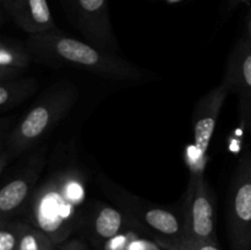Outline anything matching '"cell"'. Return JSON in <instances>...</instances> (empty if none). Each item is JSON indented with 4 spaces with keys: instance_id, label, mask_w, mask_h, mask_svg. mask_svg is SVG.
<instances>
[{
    "instance_id": "cell-1",
    "label": "cell",
    "mask_w": 251,
    "mask_h": 250,
    "mask_svg": "<svg viewBox=\"0 0 251 250\" xmlns=\"http://www.w3.org/2000/svg\"><path fill=\"white\" fill-rule=\"evenodd\" d=\"M86 194V176L80 169H58L37 186L25 213L59 247L85 225L90 208Z\"/></svg>"
},
{
    "instance_id": "cell-2",
    "label": "cell",
    "mask_w": 251,
    "mask_h": 250,
    "mask_svg": "<svg viewBox=\"0 0 251 250\" xmlns=\"http://www.w3.org/2000/svg\"><path fill=\"white\" fill-rule=\"evenodd\" d=\"M26 46L37 63L54 68L80 69L118 81H140L144 73L134 64L58 29L29 34Z\"/></svg>"
},
{
    "instance_id": "cell-3",
    "label": "cell",
    "mask_w": 251,
    "mask_h": 250,
    "mask_svg": "<svg viewBox=\"0 0 251 250\" xmlns=\"http://www.w3.org/2000/svg\"><path fill=\"white\" fill-rule=\"evenodd\" d=\"M76 100L77 90L71 83L60 82L49 88L9 132L6 140H2L0 173L7 162L25 153L46 136L68 114Z\"/></svg>"
},
{
    "instance_id": "cell-4",
    "label": "cell",
    "mask_w": 251,
    "mask_h": 250,
    "mask_svg": "<svg viewBox=\"0 0 251 250\" xmlns=\"http://www.w3.org/2000/svg\"><path fill=\"white\" fill-rule=\"evenodd\" d=\"M98 185L115 207L124 213L130 228L149 235L152 240L185 238L181 208L173 210L132 195L104 174L98 176Z\"/></svg>"
},
{
    "instance_id": "cell-5",
    "label": "cell",
    "mask_w": 251,
    "mask_h": 250,
    "mask_svg": "<svg viewBox=\"0 0 251 250\" xmlns=\"http://www.w3.org/2000/svg\"><path fill=\"white\" fill-rule=\"evenodd\" d=\"M185 238L217 243L216 199L203 172H190L185 202L181 208Z\"/></svg>"
},
{
    "instance_id": "cell-6",
    "label": "cell",
    "mask_w": 251,
    "mask_h": 250,
    "mask_svg": "<svg viewBox=\"0 0 251 250\" xmlns=\"http://www.w3.org/2000/svg\"><path fill=\"white\" fill-rule=\"evenodd\" d=\"M70 24L87 43L118 54L119 47L110 24L107 0H60Z\"/></svg>"
},
{
    "instance_id": "cell-7",
    "label": "cell",
    "mask_w": 251,
    "mask_h": 250,
    "mask_svg": "<svg viewBox=\"0 0 251 250\" xmlns=\"http://www.w3.org/2000/svg\"><path fill=\"white\" fill-rule=\"evenodd\" d=\"M227 225L230 250H251V154L240 159L234 172Z\"/></svg>"
},
{
    "instance_id": "cell-8",
    "label": "cell",
    "mask_w": 251,
    "mask_h": 250,
    "mask_svg": "<svg viewBox=\"0 0 251 250\" xmlns=\"http://www.w3.org/2000/svg\"><path fill=\"white\" fill-rule=\"evenodd\" d=\"M44 163V152L34 153L28 162L4 184L0 190V222L14 220L26 212Z\"/></svg>"
},
{
    "instance_id": "cell-9",
    "label": "cell",
    "mask_w": 251,
    "mask_h": 250,
    "mask_svg": "<svg viewBox=\"0 0 251 250\" xmlns=\"http://www.w3.org/2000/svg\"><path fill=\"white\" fill-rule=\"evenodd\" d=\"M230 92L229 83L223 78L222 83L210 92L206 93L194 108L193 130L194 144L203 153H207L210 141L215 132L216 124L220 117L228 93Z\"/></svg>"
},
{
    "instance_id": "cell-10",
    "label": "cell",
    "mask_w": 251,
    "mask_h": 250,
    "mask_svg": "<svg viewBox=\"0 0 251 250\" xmlns=\"http://www.w3.org/2000/svg\"><path fill=\"white\" fill-rule=\"evenodd\" d=\"M225 80L230 91L239 96V114L243 127L251 126V50L249 47L238 46L227 64Z\"/></svg>"
},
{
    "instance_id": "cell-11",
    "label": "cell",
    "mask_w": 251,
    "mask_h": 250,
    "mask_svg": "<svg viewBox=\"0 0 251 250\" xmlns=\"http://www.w3.org/2000/svg\"><path fill=\"white\" fill-rule=\"evenodd\" d=\"M19 28L29 34L56 29L47 0H0Z\"/></svg>"
},
{
    "instance_id": "cell-12",
    "label": "cell",
    "mask_w": 251,
    "mask_h": 250,
    "mask_svg": "<svg viewBox=\"0 0 251 250\" xmlns=\"http://www.w3.org/2000/svg\"><path fill=\"white\" fill-rule=\"evenodd\" d=\"M83 228L87 229L91 242L96 247L103 248L104 243L110 238L130 229V225L119 208L102 202H95L88 208Z\"/></svg>"
},
{
    "instance_id": "cell-13",
    "label": "cell",
    "mask_w": 251,
    "mask_h": 250,
    "mask_svg": "<svg viewBox=\"0 0 251 250\" xmlns=\"http://www.w3.org/2000/svg\"><path fill=\"white\" fill-rule=\"evenodd\" d=\"M32 59L26 43L12 38H2L0 42V81L20 77L28 69Z\"/></svg>"
},
{
    "instance_id": "cell-14",
    "label": "cell",
    "mask_w": 251,
    "mask_h": 250,
    "mask_svg": "<svg viewBox=\"0 0 251 250\" xmlns=\"http://www.w3.org/2000/svg\"><path fill=\"white\" fill-rule=\"evenodd\" d=\"M38 90L34 77H17L14 80L0 81V110L7 112L31 97Z\"/></svg>"
},
{
    "instance_id": "cell-15",
    "label": "cell",
    "mask_w": 251,
    "mask_h": 250,
    "mask_svg": "<svg viewBox=\"0 0 251 250\" xmlns=\"http://www.w3.org/2000/svg\"><path fill=\"white\" fill-rule=\"evenodd\" d=\"M31 227L29 222L15 218L0 222V250H16L25 233Z\"/></svg>"
},
{
    "instance_id": "cell-16",
    "label": "cell",
    "mask_w": 251,
    "mask_h": 250,
    "mask_svg": "<svg viewBox=\"0 0 251 250\" xmlns=\"http://www.w3.org/2000/svg\"><path fill=\"white\" fill-rule=\"evenodd\" d=\"M58 245L43 230L32 225L22 237L16 250H56Z\"/></svg>"
},
{
    "instance_id": "cell-17",
    "label": "cell",
    "mask_w": 251,
    "mask_h": 250,
    "mask_svg": "<svg viewBox=\"0 0 251 250\" xmlns=\"http://www.w3.org/2000/svg\"><path fill=\"white\" fill-rule=\"evenodd\" d=\"M154 242L163 250H220L218 243L189 239V238H181L176 240L156 239Z\"/></svg>"
},
{
    "instance_id": "cell-18",
    "label": "cell",
    "mask_w": 251,
    "mask_h": 250,
    "mask_svg": "<svg viewBox=\"0 0 251 250\" xmlns=\"http://www.w3.org/2000/svg\"><path fill=\"white\" fill-rule=\"evenodd\" d=\"M137 233L134 229H127L124 232L119 233V234L114 235L110 238L109 240L104 243L102 249L103 250H127L129 245L135 238L137 237Z\"/></svg>"
},
{
    "instance_id": "cell-19",
    "label": "cell",
    "mask_w": 251,
    "mask_h": 250,
    "mask_svg": "<svg viewBox=\"0 0 251 250\" xmlns=\"http://www.w3.org/2000/svg\"><path fill=\"white\" fill-rule=\"evenodd\" d=\"M206 154L193 144L185 151V159L190 172H205L206 167Z\"/></svg>"
},
{
    "instance_id": "cell-20",
    "label": "cell",
    "mask_w": 251,
    "mask_h": 250,
    "mask_svg": "<svg viewBox=\"0 0 251 250\" xmlns=\"http://www.w3.org/2000/svg\"><path fill=\"white\" fill-rule=\"evenodd\" d=\"M127 250H163L154 240L144 239L137 235L129 245Z\"/></svg>"
},
{
    "instance_id": "cell-21",
    "label": "cell",
    "mask_w": 251,
    "mask_h": 250,
    "mask_svg": "<svg viewBox=\"0 0 251 250\" xmlns=\"http://www.w3.org/2000/svg\"><path fill=\"white\" fill-rule=\"evenodd\" d=\"M58 250H88L87 245L78 239H70L64 242L63 244L59 245Z\"/></svg>"
},
{
    "instance_id": "cell-22",
    "label": "cell",
    "mask_w": 251,
    "mask_h": 250,
    "mask_svg": "<svg viewBox=\"0 0 251 250\" xmlns=\"http://www.w3.org/2000/svg\"><path fill=\"white\" fill-rule=\"evenodd\" d=\"M239 2H242V0H229V6H237Z\"/></svg>"
},
{
    "instance_id": "cell-23",
    "label": "cell",
    "mask_w": 251,
    "mask_h": 250,
    "mask_svg": "<svg viewBox=\"0 0 251 250\" xmlns=\"http://www.w3.org/2000/svg\"><path fill=\"white\" fill-rule=\"evenodd\" d=\"M169 2H176V1H180V0H168Z\"/></svg>"
},
{
    "instance_id": "cell-24",
    "label": "cell",
    "mask_w": 251,
    "mask_h": 250,
    "mask_svg": "<svg viewBox=\"0 0 251 250\" xmlns=\"http://www.w3.org/2000/svg\"><path fill=\"white\" fill-rule=\"evenodd\" d=\"M250 33H251V25H250Z\"/></svg>"
},
{
    "instance_id": "cell-25",
    "label": "cell",
    "mask_w": 251,
    "mask_h": 250,
    "mask_svg": "<svg viewBox=\"0 0 251 250\" xmlns=\"http://www.w3.org/2000/svg\"><path fill=\"white\" fill-rule=\"evenodd\" d=\"M242 1H244V0H242Z\"/></svg>"
}]
</instances>
